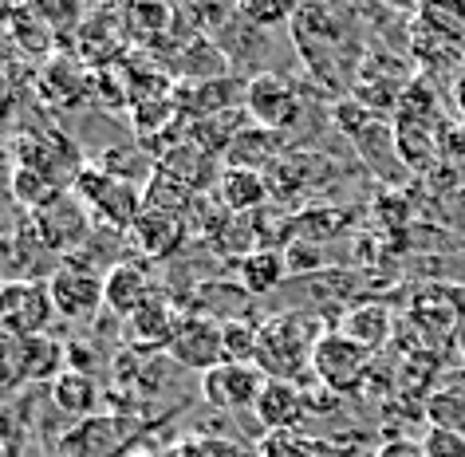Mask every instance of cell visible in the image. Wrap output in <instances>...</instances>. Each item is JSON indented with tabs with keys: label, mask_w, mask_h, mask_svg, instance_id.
Segmentation results:
<instances>
[{
	"label": "cell",
	"mask_w": 465,
	"mask_h": 457,
	"mask_svg": "<svg viewBox=\"0 0 465 457\" xmlns=\"http://www.w3.org/2000/svg\"><path fill=\"white\" fill-rule=\"evenodd\" d=\"M323 327L300 312H276L261 323V343H257V367L264 379L281 382H304L312 374V351H316Z\"/></svg>",
	"instance_id": "obj_1"
},
{
	"label": "cell",
	"mask_w": 465,
	"mask_h": 457,
	"mask_svg": "<svg viewBox=\"0 0 465 457\" xmlns=\"http://www.w3.org/2000/svg\"><path fill=\"white\" fill-rule=\"evenodd\" d=\"M331 119L355 143L359 158L367 162V170L375 174V178L399 182L406 174V162L399 154V138H394V123H387L375 111H367L363 103H355V99H340V103H335Z\"/></svg>",
	"instance_id": "obj_2"
},
{
	"label": "cell",
	"mask_w": 465,
	"mask_h": 457,
	"mask_svg": "<svg viewBox=\"0 0 465 457\" xmlns=\"http://www.w3.org/2000/svg\"><path fill=\"white\" fill-rule=\"evenodd\" d=\"M371 363H375V351L335 327V332H323L312 351V379L331 394H355L367 382Z\"/></svg>",
	"instance_id": "obj_3"
},
{
	"label": "cell",
	"mask_w": 465,
	"mask_h": 457,
	"mask_svg": "<svg viewBox=\"0 0 465 457\" xmlns=\"http://www.w3.org/2000/svg\"><path fill=\"white\" fill-rule=\"evenodd\" d=\"M75 202L87 209L91 221H103V225L123 229V233L131 229L138 221V214L146 209L138 185H126L119 178H111V174H103L99 166L75 174Z\"/></svg>",
	"instance_id": "obj_4"
},
{
	"label": "cell",
	"mask_w": 465,
	"mask_h": 457,
	"mask_svg": "<svg viewBox=\"0 0 465 457\" xmlns=\"http://www.w3.org/2000/svg\"><path fill=\"white\" fill-rule=\"evenodd\" d=\"M55 303L48 280H8L0 284V335L36 339L52 323Z\"/></svg>",
	"instance_id": "obj_5"
},
{
	"label": "cell",
	"mask_w": 465,
	"mask_h": 457,
	"mask_svg": "<svg viewBox=\"0 0 465 457\" xmlns=\"http://www.w3.org/2000/svg\"><path fill=\"white\" fill-rule=\"evenodd\" d=\"M245 114L252 126H264V131H288L300 119V99L292 84L276 72H257L245 84Z\"/></svg>",
	"instance_id": "obj_6"
},
{
	"label": "cell",
	"mask_w": 465,
	"mask_h": 457,
	"mask_svg": "<svg viewBox=\"0 0 465 457\" xmlns=\"http://www.w3.org/2000/svg\"><path fill=\"white\" fill-rule=\"evenodd\" d=\"M264 371L261 367H245V363H221L209 374H202V398L213 410L237 414V410H252L264 391Z\"/></svg>",
	"instance_id": "obj_7"
},
{
	"label": "cell",
	"mask_w": 465,
	"mask_h": 457,
	"mask_svg": "<svg viewBox=\"0 0 465 457\" xmlns=\"http://www.w3.org/2000/svg\"><path fill=\"white\" fill-rule=\"evenodd\" d=\"M166 355L185 371H202L209 374L213 367L225 363V343H221V320L213 315H185V323L178 327V335L170 339Z\"/></svg>",
	"instance_id": "obj_8"
},
{
	"label": "cell",
	"mask_w": 465,
	"mask_h": 457,
	"mask_svg": "<svg viewBox=\"0 0 465 457\" xmlns=\"http://www.w3.org/2000/svg\"><path fill=\"white\" fill-rule=\"evenodd\" d=\"M48 292L55 315H64V320H95V312L103 308V276L84 264H64L60 273H52Z\"/></svg>",
	"instance_id": "obj_9"
},
{
	"label": "cell",
	"mask_w": 465,
	"mask_h": 457,
	"mask_svg": "<svg viewBox=\"0 0 465 457\" xmlns=\"http://www.w3.org/2000/svg\"><path fill=\"white\" fill-rule=\"evenodd\" d=\"M134 253H143L146 261H162V256H173L185 244V217L166 214V209H143L138 221L126 229Z\"/></svg>",
	"instance_id": "obj_10"
},
{
	"label": "cell",
	"mask_w": 465,
	"mask_h": 457,
	"mask_svg": "<svg viewBox=\"0 0 465 457\" xmlns=\"http://www.w3.org/2000/svg\"><path fill=\"white\" fill-rule=\"evenodd\" d=\"M252 414L261 418V426L276 433V430H296L300 422L308 418V394L300 382H281V379H269L264 391L252 406Z\"/></svg>",
	"instance_id": "obj_11"
},
{
	"label": "cell",
	"mask_w": 465,
	"mask_h": 457,
	"mask_svg": "<svg viewBox=\"0 0 465 457\" xmlns=\"http://www.w3.org/2000/svg\"><path fill=\"white\" fill-rule=\"evenodd\" d=\"M154 284H150L146 268L138 264H114L107 276H103V308L111 315H119V320H131V315L143 308V303L154 296Z\"/></svg>",
	"instance_id": "obj_12"
},
{
	"label": "cell",
	"mask_w": 465,
	"mask_h": 457,
	"mask_svg": "<svg viewBox=\"0 0 465 457\" xmlns=\"http://www.w3.org/2000/svg\"><path fill=\"white\" fill-rule=\"evenodd\" d=\"M185 323V315L173 308V300L166 292H154L143 308H138L126 327H131V339L138 347H170V339L178 335V327Z\"/></svg>",
	"instance_id": "obj_13"
},
{
	"label": "cell",
	"mask_w": 465,
	"mask_h": 457,
	"mask_svg": "<svg viewBox=\"0 0 465 457\" xmlns=\"http://www.w3.org/2000/svg\"><path fill=\"white\" fill-rule=\"evenodd\" d=\"M173 75L185 84H209V79H225L229 75V52L221 48L213 36H197L190 44L170 52Z\"/></svg>",
	"instance_id": "obj_14"
},
{
	"label": "cell",
	"mask_w": 465,
	"mask_h": 457,
	"mask_svg": "<svg viewBox=\"0 0 465 457\" xmlns=\"http://www.w3.org/2000/svg\"><path fill=\"white\" fill-rule=\"evenodd\" d=\"M272 185L264 178V170H241V166H225L217 178V202L229 209L232 217L257 214V209L269 202Z\"/></svg>",
	"instance_id": "obj_15"
},
{
	"label": "cell",
	"mask_w": 465,
	"mask_h": 457,
	"mask_svg": "<svg viewBox=\"0 0 465 457\" xmlns=\"http://www.w3.org/2000/svg\"><path fill=\"white\" fill-rule=\"evenodd\" d=\"M123 433H126L123 418H107V414L84 418L75 430L64 433V453L67 457H111L123 445L119 442Z\"/></svg>",
	"instance_id": "obj_16"
},
{
	"label": "cell",
	"mask_w": 465,
	"mask_h": 457,
	"mask_svg": "<svg viewBox=\"0 0 465 457\" xmlns=\"http://www.w3.org/2000/svg\"><path fill=\"white\" fill-rule=\"evenodd\" d=\"M237 273H241V288H245L249 296H264V292H276L284 284L288 261L276 244H257L249 256H241Z\"/></svg>",
	"instance_id": "obj_17"
},
{
	"label": "cell",
	"mask_w": 465,
	"mask_h": 457,
	"mask_svg": "<svg viewBox=\"0 0 465 457\" xmlns=\"http://www.w3.org/2000/svg\"><path fill=\"white\" fill-rule=\"evenodd\" d=\"M52 402L64 410V414H72V418H95V410H99V382H95V374H87V371H64L60 379L52 382Z\"/></svg>",
	"instance_id": "obj_18"
},
{
	"label": "cell",
	"mask_w": 465,
	"mask_h": 457,
	"mask_svg": "<svg viewBox=\"0 0 465 457\" xmlns=\"http://www.w3.org/2000/svg\"><path fill=\"white\" fill-rule=\"evenodd\" d=\"M158 170L170 174V178H178V182H185L190 190H202V185L209 182V154L182 134L178 143H170V150H162L158 154Z\"/></svg>",
	"instance_id": "obj_19"
},
{
	"label": "cell",
	"mask_w": 465,
	"mask_h": 457,
	"mask_svg": "<svg viewBox=\"0 0 465 457\" xmlns=\"http://www.w3.org/2000/svg\"><path fill=\"white\" fill-rule=\"evenodd\" d=\"M343 335H351L355 343H363L371 351H379L387 339L394 335V315L382 308V303H363V308L347 312V320L340 327Z\"/></svg>",
	"instance_id": "obj_20"
},
{
	"label": "cell",
	"mask_w": 465,
	"mask_h": 457,
	"mask_svg": "<svg viewBox=\"0 0 465 457\" xmlns=\"http://www.w3.org/2000/svg\"><path fill=\"white\" fill-rule=\"evenodd\" d=\"M276 150H281V134H276V131H264V126H245L237 143L229 146L225 162H229V166H241V170H261L264 162L276 158Z\"/></svg>",
	"instance_id": "obj_21"
},
{
	"label": "cell",
	"mask_w": 465,
	"mask_h": 457,
	"mask_svg": "<svg viewBox=\"0 0 465 457\" xmlns=\"http://www.w3.org/2000/svg\"><path fill=\"white\" fill-rule=\"evenodd\" d=\"M221 343H225V363H245L257 367V343H261V323L249 320H221Z\"/></svg>",
	"instance_id": "obj_22"
},
{
	"label": "cell",
	"mask_w": 465,
	"mask_h": 457,
	"mask_svg": "<svg viewBox=\"0 0 465 457\" xmlns=\"http://www.w3.org/2000/svg\"><path fill=\"white\" fill-rule=\"evenodd\" d=\"M426 422L438 430L465 433V391L461 386H446V391L426 398Z\"/></svg>",
	"instance_id": "obj_23"
},
{
	"label": "cell",
	"mask_w": 465,
	"mask_h": 457,
	"mask_svg": "<svg viewBox=\"0 0 465 457\" xmlns=\"http://www.w3.org/2000/svg\"><path fill=\"white\" fill-rule=\"evenodd\" d=\"M60 359L64 351L55 339L48 335H36V339H25V367H28V382H44V379H60Z\"/></svg>",
	"instance_id": "obj_24"
},
{
	"label": "cell",
	"mask_w": 465,
	"mask_h": 457,
	"mask_svg": "<svg viewBox=\"0 0 465 457\" xmlns=\"http://www.w3.org/2000/svg\"><path fill=\"white\" fill-rule=\"evenodd\" d=\"M257 457H323V442L308 438L300 430H276L261 438Z\"/></svg>",
	"instance_id": "obj_25"
},
{
	"label": "cell",
	"mask_w": 465,
	"mask_h": 457,
	"mask_svg": "<svg viewBox=\"0 0 465 457\" xmlns=\"http://www.w3.org/2000/svg\"><path fill=\"white\" fill-rule=\"evenodd\" d=\"M422 450H426V457H465V433L426 426V433H422Z\"/></svg>",
	"instance_id": "obj_26"
},
{
	"label": "cell",
	"mask_w": 465,
	"mask_h": 457,
	"mask_svg": "<svg viewBox=\"0 0 465 457\" xmlns=\"http://www.w3.org/2000/svg\"><path fill=\"white\" fill-rule=\"evenodd\" d=\"M237 13L261 32H269L276 25H292V8H284V5H241Z\"/></svg>",
	"instance_id": "obj_27"
},
{
	"label": "cell",
	"mask_w": 465,
	"mask_h": 457,
	"mask_svg": "<svg viewBox=\"0 0 465 457\" xmlns=\"http://www.w3.org/2000/svg\"><path fill=\"white\" fill-rule=\"evenodd\" d=\"M375 457H426V450H422V442H414V438H387L375 450Z\"/></svg>",
	"instance_id": "obj_28"
},
{
	"label": "cell",
	"mask_w": 465,
	"mask_h": 457,
	"mask_svg": "<svg viewBox=\"0 0 465 457\" xmlns=\"http://www.w3.org/2000/svg\"><path fill=\"white\" fill-rule=\"evenodd\" d=\"M0 457H8V430H5V418H0Z\"/></svg>",
	"instance_id": "obj_29"
},
{
	"label": "cell",
	"mask_w": 465,
	"mask_h": 457,
	"mask_svg": "<svg viewBox=\"0 0 465 457\" xmlns=\"http://www.w3.org/2000/svg\"><path fill=\"white\" fill-rule=\"evenodd\" d=\"M458 347H461V355H465V323L458 327Z\"/></svg>",
	"instance_id": "obj_30"
}]
</instances>
